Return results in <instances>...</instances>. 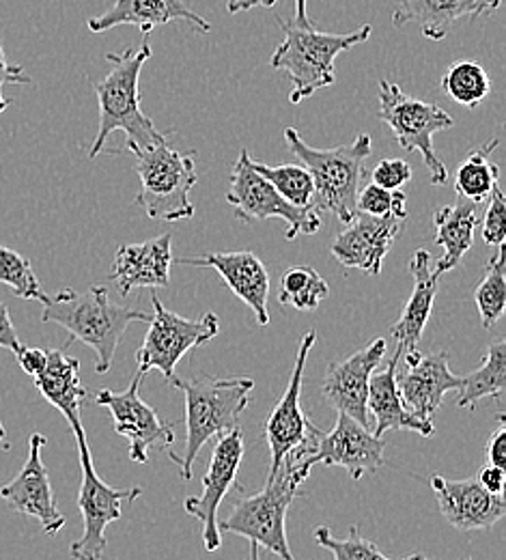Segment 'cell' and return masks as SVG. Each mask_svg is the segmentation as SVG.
Returning <instances> with one entry per match:
<instances>
[{"instance_id":"obj_1","label":"cell","mask_w":506,"mask_h":560,"mask_svg":"<svg viewBox=\"0 0 506 560\" xmlns=\"http://www.w3.org/2000/svg\"><path fill=\"white\" fill-rule=\"evenodd\" d=\"M151 317L153 315L145 311L115 304L108 289L102 284H93L86 291H57L55 295H48L42 313L44 324H57L68 330L70 339L66 341V348L80 341L95 351L97 373L110 371L115 351L126 330L137 322L149 324Z\"/></svg>"},{"instance_id":"obj_2","label":"cell","mask_w":506,"mask_h":560,"mask_svg":"<svg viewBox=\"0 0 506 560\" xmlns=\"http://www.w3.org/2000/svg\"><path fill=\"white\" fill-rule=\"evenodd\" d=\"M149 35H143L139 50L128 48L119 55H106V61L113 66L102 80H97L95 95L99 104V130L89 151V158H97L113 132H126V151L137 153L149 147H155L166 140L153 121L141 110V73L151 59Z\"/></svg>"},{"instance_id":"obj_3","label":"cell","mask_w":506,"mask_h":560,"mask_svg":"<svg viewBox=\"0 0 506 560\" xmlns=\"http://www.w3.org/2000/svg\"><path fill=\"white\" fill-rule=\"evenodd\" d=\"M310 455V448L290 453L263 490L233 504L231 513L217 524V530L244 537L283 560H295L287 541V511L313 470Z\"/></svg>"},{"instance_id":"obj_4","label":"cell","mask_w":506,"mask_h":560,"mask_svg":"<svg viewBox=\"0 0 506 560\" xmlns=\"http://www.w3.org/2000/svg\"><path fill=\"white\" fill-rule=\"evenodd\" d=\"M170 384L186 395V444L179 455L168 453V457L177 464L181 481L188 483L203 444L239 427V417L250 406L255 382L250 377L197 375L192 380L173 377Z\"/></svg>"},{"instance_id":"obj_5","label":"cell","mask_w":506,"mask_h":560,"mask_svg":"<svg viewBox=\"0 0 506 560\" xmlns=\"http://www.w3.org/2000/svg\"><path fill=\"white\" fill-rule=\"evenodd\" d=\"M285 142L313 177V208H317V213L326 211L337 215L343 224L352 222L358 213L356 199L364 177V162L370 155V137L358 135L352 142L334 149H315L295 128H285Z\"/></svg>"},{"instance_id":"obj_6","label":"cell","mask_w":506,"mask_h":560,"mask_svg":"<svg viewBox=\"0 0 506 560\" xmlns=\"http://www.w3.org/2000/svg\"><path fill=\"white\" fill-rule=\"evenodd\" d=\"M285 37L272 55V68L285 71L291 80V104H302L313 93L337 82L334 61L341 52L364 44L373 26L364 24L352 33H319L315 28H299L293 22L279 20Z\"/></svg>"},{"instance_id":"obj_7","label":"cell","mask_w":506,"mask_h":560,"mask_svg":"<svg viewBox=\"0 0 506 560\" xmlns=\"http://www.w3.org/2000/svg\"><path fill=\"white\" fill-rule=\"evenodd\" d=\"M137 155V173L141 190L137 206L151 220L179 222L195 215L190 192L197 186L195 151H177L164 142L149 147Z\"/></svg>"},{"instance_id":"obj_8","label":"cell","mask_w":506,"mask_h":560,"mask_svg":"<svg viewBox=\"0 0 506 560\" xmlns=\"http://www.w3.org/2000/svg\"><path fill=\"white\" fill-rule=\"evenodd\" d=\"M379 119L392 130L397 144L412 153L419 151L429 171L434 186H444L448 171L437 158L434 137L437 132L450 130L455 126L452 117L439 106L408 95L399 84L381 80L379 82Z\"/></svg>"},{"instance_id":"obj_9","label":"cell","mask_w":506,"mask_h":560,"mask_svg":"<svg viewBox=\"0 0 506 560\" xmlns=\"http://www.w3.org/2000/svg\"><path fill=\"white\" fill-rule=\"evenodd\" d=\"M78 444V457H80V470H82V483L78 491V506L84 522V533L78 541L70 546V555L73 560H104L108 541H106V526L121 520V504L134 502L141 498V488L130 490H115L108 483H104L93 466V457L89 451L86 433L75 435Z\"/></svg>"},{"instance_id":"obj_10","label":"cell","mask_w":506,"mask_h":560,"mask_svg":"<svg viewBox=\"0 0 506 560\" xmlns=\"http://www.w3.org/2000/svg\"><path fill=\"white\" fill-rule=\"evenodd\" d=\"M226 203L233 208L235 218L246 224L270 218H283L287 222V240H295L297 235H315L321 229V218L317 211L291 206L270 182H266L250 166L248 149L239 151V158L231 168Z\"/></svg>"},{"instance_id":"obj_11","label":"cell","mask_w":506,"mask_h":560,"mask_svg":"<svg viewBox=\"0 0 506 560\" xmlns=\"http://www.w3.org/2000/svg\"><path fill=\"white\" fill-rule=\"evenodd\" d=\"M151 302L153 317L149 322L145 341L137 351V362L143 375L155 369L170 382L175 377V366L188 351L217 337L220 319L216 313H205L201 319H186L170 313L157 295H153Z\"/></svg>"},{"instance_id":"obj_12","label":"cell","mask_w":506,"mask_h":560,"mask_svg":"<svg viewBox=\"0 0 506 560\" xmlns=\"http://www.w3.org/2000/svg\"><path fill=\"white\" fill-rule=\"evenodd\" d=\"M317 343V332L308 330L302 339H299V348H297V358L291 371L290 384L281 397V401L276 404V408L270 412V417L266 420V440L272 453V462H270V472L268 479H272L283 459L297 451V448H310L315 453L317 442L321 438V429L308 419L299 406L302 399V380H304V369H306V360L308 353L313 350V346Z\"/></svg>"},{"instance_id":"obj_13","label":"cell","mask_w":506,"mask_h":560,"mask_svg":"<svg viewBox=\"0 0 506 560\" xmlns=\"http://www.w3.org/2000/svg\"><path fill=\"white\" fill-rule=\"evenodd\" d=\"M143 373L137 371L132 384L123 393L104 388L95 395V404L110 410L115 431L128 440L130 459L134 464H149V448H170L175 442V427L157 417L141 397Z\"/></svg>"},{"instance_id":"obj_14","label":"cell","mask_w":506,"mask_h":560,"mask_svg":"<svg viewBox=\"0 0 506 560\" xmlns=\"http://www.w3.org/2000/svg\"><path fill=\"white\" fill-rule=\"evenodd\" d=\"M48 444V438L33 433L28 440V457L22 470L0 488V498L20 515L39 520L42 530L50 537L59 535L66 526V515L59 511L48 470L42 459V448Z\"/></svg>"},{"instance_id":"obj_15","label":"cell","mask_w":506,"mask_h":560,"mask_svg":"<svg viewBox=\"0 0 506 560\" xmlns=\"http://www.w3.org/2000/svg\"><path fill=\"white\" fill-rule=\"evenodd\" d=\"M408 215H368L358 211L352 222L334 237L332 255L345 266L368 272L370 277L381 275V266L390 248L395 246L399 233L405 229Z\"/></svg>"},{"instance_id":"obj_16","label":"cell","mask_w":506,"mask_h":560,"mask_svg":"<svg viewBox=\"0 0 506 560\" xmlns=\"http://www.w3.org/2000/svg\"><path fill=\"white\" fill-rule=\"evenodd\" d=\"M244 433L237 429L222 433L216 448L210 457V470L203 479V493L192 495L184 502L188 515L203 524V541L208 552H217L222 546V537L217 530V509L237 479V470L244 457Z\"/></svg>"},{"instance_id":"obj_17","label":"cell","mask_w":506,"mask_h":560,"mask_svg":"<svg viewBox=\"0 0 506 560\" xmlns=\"http://www.w3.org/2000/svg\"><path fill=\"white\" fill-rule=\"evenodd\" d=\"M386 442L368 431L358 420L337 415L330 433H321L315 453L308 457L313 468L317 464L345 468L352 481H361L364 475H373L384 466Z\"/></svg>"},{"instance_id":"obj_18","label":"cell","mask_w":506,"mask_h":560,"mask_svg":"<svg viewBox=\"0 0 506 560\" xmlns=\"http://www.w3.org/2000/svg\"><path fill=\"white\" fill-rule=\"evenodd\" d=\"M386 355V341L375 339L364 350L328 366L321 384L326 401L341 415L368 427V382Z\"/></svg>"},{"instance_id":"obj_19","label":"cell","mask_w":506,"mask_h":560,"mask_svg":"<svg viewBox=\"0 0 506 560\" xmlns=\"http://www.w3.org/2000/svg\"><path fill=\"white\" fill-rule=\"evenodd\" d=\"M177 261L192 268L216 270L222 280L228 284V289L255 313L257 324L261 328L270 324V313H268L270 275L255 253L250 250L212 253L203 257H184Z\"/></svg>"},{"instance_id":"obj_20","label":"cell","mask_w":506,"mask_h":560,"mask_svg":"<svg viewBox=\"0 0 506 560\" xmlns=\"http://www.w3.org/2000/svg\"><path fill=\"white\" fill-rule=\"evenodd\" d=\"M432 488L439 513L459 530H490L505 517V498L490 493L476 479L448 481L444 477H434Z\"/></svg>"},{"instance_id":"obj_21","label":"cell","mask_w":506,"mask_h":560,"mask_svg":"<svg viewBox=\"0 0 506 560\" xmlns=\"http://www.w3.org/2000/svg\"><path fill=\"white\" fill-rule=\"evenodd\" d=\"M461 386L463 377L450 373L446 351L421 355L405 364V371L397 375V388L403 406L423 420H432L442 406L444 395L450 390L459 393Z\"/></svg>"},{"instance_id":"obj_22","label":"cell","mask_w":506,"mask_h":560,"mask_svg":"<svg viewBox=\"0 0 506 560\" xmlns=\"http://www.w3.org/2000/svg\"><path fill=\"white\" fill-rule=\"evenodd\" d=\"M410 272L414 277V289L408 298L399 322L392 326V337L397 341V355L403 358L405 364L421 358V339L427 328V322L434 311L439 277L432 268V255L427 250H416L410 261Z\"/></svg>"},{"instance_id":"obj_23","label":"cell","mask_w":506,"mask_h":560,"mask_svg":"<svg viewBox=\"0 0 506 560\" xmlns=\"http://www.w3.org/2000/svg\"><path fill=\"white\" fill-rule=\"evenodd\" d=\"M175 20H186L201 33L212 31V24L195 13L184 0H115L108 11L89 20V31L106 33L110 28L132 24L141 28V35H151L153 28Z\"/></svg>"},{"instance_id":"obj_24","label":"cell","mask_w":506,"mask_h":560,"mask_svg":"<svg viewBox=\"0 0 506 560\" xmlns=\"http://www.w3.org/2000/svg\"><path fill=\"white\" fill-rule=\"evenodd\" d=\"M170 244L173 235L164 233L141 244L119 246L113 266V280L119 293L130 295L137 287H166L173 264Z\"/></svg>"},{"instance_id":"obj_25","label":"cell","mask_w":506,"mask_h":560,"mask_svg":"<svg viewBox=\"0 0 506 560\" xmlns=\"http://www.w3.org/2000/svg\"><path fill=\"white\" fill-rule=\"evenodd\" d=\"M503 0H397L392 26L401 28L419 24L427 39L442 42L448 37L455 22L494 13Z\"/></svg>"},{"instance_id":"obj_26","label":"cell","mask_w":506,"mask_h":560,"mask_svg":"<svg viewBox=\"0 0 506 560\" xmlns=\"http://www.w3.org/2000/svg\"><path fill=\"white\" fill-rule=\"evenodd\" d=\"M39 395L55 406L72 427L73 435L84 433L80 420V406L86 397V390L80 382V362L68 355L66 350H46V364L33 377Z\"/></svg>"},{"instance_id":"obj_27","label":"cell","mask_w":506,"mask_h":560,"mask_svg":"<svg viewBox=\"0 0 506 560\" xmlns=\"http://www.w3.org/2000/svg\"><path fill=\"white\" fill-rule=\"evenodd\" d=\"M399 355L395 353L392 360L386 364V369L370 375L368 382V412L375 419V435L381 438L386 431L395 429H412L425 438L434 435V422L432 420L414 417L401 401L399 388H397V366Z\"/></svg>"},{"instance_id":"obj_28","label":"cell","mask_w":506,"mask_h":560,"mask_svg":"<svg viewBox=\"0 0 506 560\" xmlns=\"http://www.w3.org/2000/svg\"><path fill=\"white\" fill-rule=\"evenodd\" d=\"M479 224V206L466 199H457L455 206H444L434 213L435 244L444 248L434 272L437 277L455 270L466 253L474 244V231Z\"/></svg>"},{"instance_id":"obj_29","label":"cell","mask_w":506,"mask_h":560,"mask_svg":"<svg viewBox=\"0 0 506 560\" xmlns=\"http://www.w3.org/2000/svg\"><path fill=\"white\" fill-rule=\"evenodd\" d=\"M506 386V343L505 339H496L483 358V364L463 377V386L459 390L457 406L466 410H474L476 404L485 397H494L503 401Z\"/></svg>"},{"instance_id":"obj_30","label":"cell","mask_w":506,"mask_h":560,"mask_svg":"<svg viewBox=\"0 0 506 560\" xmlns=\"http://www.w3.org/2000/svg\"><path fill=\"white\" fill-rule=\"evenodd\" d=\"M501 140H490L487 144L468 153L463 164L455 173V190L457 197L481 206L490 199L492 188L501 182V168L490 160V155L498 149Z\"/></svg>"},{"instance_id":"obj_31","label":"cell","mask_w":506,"mask_h":560,"mask_svg":"<svg viewBox=\"0 0 506 560\" xmlns=\"http://www.w3.org/2000/svg\"><path fill=\"white\" fill-rule=\"evenodd\" d=\"M442 91L466 108H476L492 93V78L476 61L452 63L439 80Z\"/></svg>"},{"instance_id":"obj_32","label":"cell","mask_w":506,"mask_h":560,"mask_svg":"<svg viewBox=\"0 0 506 560\" xmlns=\"http://www.w3.org/2000/svg\"><path fill=\"white\" fill-rule=\"evenodd\" d=\"M250 166L266 179L270 182L276 192L287 199L291 206L302 208V210H315L313 208V197H315V184L306 166L299 164H283V166H270L263 162L252 160L250 155Z\"/></svg>"},{"instance_id":"obj_33","label":"cell","mask_w":506,"mask_h":560,"mask_svg":"<svg viewBox=\"0 0 506 560\" xmlns=\"http://www.w3.org/2000/svg\"><path fill=\"white\" fill-rule=\"evenodd\" d=\"M483 328H494L506 308L505 244L496 246V255L487 261L483 280L474 291Z\"/></svg>"},{"instance_id":"obj_34","label":"cell","mask_w":506,"mask_h":560,"mask_svg":"<svg viewBox=\"0 0 506 560\" xmlns=\"http://www.w3.org/2000/svg\"><path fill=\"white\" fill-rule=\"evenodd\" d=\"M328 295V282L310 266H293L279 287V302L297 311H315Z\"/></svg>"},{"instance_id":"obj_35","label":"cell","mask_w":506,"mask_h":560,"mask_svg":"<svg viewBox=\"0 0 506 560\" xmlns=\"http://www.w3.org/2000/svg\"><path fill=\"white\" fill-rule=\"evenodd\" d=\"M0 284L9 287L15 298L48 302V293L35 277L31 261L7 246H0Z\"/></svg>"},{"instance_id":"obj_36","label":"cell","mask_w":506,"mask_h":560,"mask_svg":"<svg viewBox=\"0 0 506 560\" xmlns=\"http://www.w3.org/2000/svg\"><path fill=\"white\" fill-rule=\"evenodd\" d=\"M313 535H315V541H317L321 548H326V550L332 552L334 560H390L386 559V557L377 550L375 544H370V541H366L364 537H361V533H358L356 526L350 530V537H345V539H337V537L330 533V528H326V526H317ZM421 559H423V555H412V557H408V559L403 560Z\"/></svg>"},{"instance_id":"obj_37","label":"cell","mask_w":506,"mask_h":560,"mask_svg":"<svg viewBox=\"0 0 506 560\" xmlns=\"http://www.w3.org/2000/svg\"><path fill=\"white\" fill-rule=\"evenodd\" d=\"M405 203H408V197L403 190H384L375 184H368L358 190L356 210L368 215H388V213L408 215Z\"/></svg>"},{"instance_id":"obj_38","label":"cell","mask_w":506,"mask_h":560,"mask_svg":"<svg viewBox=\"0 0 506 560\" xmlns=\"http://www.w3.org/2000/svg\"><path fill=\"white\" fill-rule=\"evenodd\" d=\"M481 233L487 246H503L506 237V199L501 182L494 184L490 195V206L485 211Z\"/></svg>"},{"instance_id":"obj_39","label":"cell","mask_w":506,"mask_h":560,"mask_svg":"<svg viewBox=\"0 0 506 560\" xmlns=\"http://www.w3.org/2000/svg\"><path fill=\"white\" fill-rule=\"evenodd\" d=\"M410 179L412 166L405 160H381L370 173V184L384 190H401Z\"/></svg>"},{"instance_id":"obj_40","label":"cell","mask_w":506,"mask_h":560,"mask_svg":"<svg viewBox=\"0 0 506 560\" xmlns=\"http://www.w3.org/2000/svg\"><path fill=\"white\" fill-rule=\"evenodd\" d=\"M31 82H33L31 75L24 71L22 66H13V63L7 61V55L0 46V113H4L11 104V100L4 97V93H2L4 86H9V84H31Z\"/></svg>"},{"instance_id":"obj_41","label":"cell","mask_w":506,"mask_h":560,"mask_svg":"<svg viewBox=\"0 0 506 560\" xmlns=\"http://www.w3.org/2000/svg\"><path fill=\"white\" fill-rule=\"evenodd\" d=\"M485 459L490 466H498V468H506V427L505 417H498V427L494 431V435L487 442L485 448Z\"/></svg>"},{"instance_id":"obj_42","label":"cell","mask_w":506,"mask_h":560,"mask_svg":"<svg viewBox=\"0 0 506 560\" xmlns=\"http://www.w3.org/2000/svg\"><path fill=\"white\" fill-rule=\"evenodd\" d=\"M0 348L13 351V353L22 350V343H20L17 332L13 328V322L9 317V308L2 302H0Z\"/></svg>"},{"instance_id":"obj_43","label":"cell","mask_w":506,"mask_h":560,"mask_svg":"<svg viewBox=\"0 0 506 560\" xmlns=\"http://www.w3.org/2000/svg\"><path fill=\"white\" fill-rule=\"evenodd\" d=\"M15 358H17V362H20L22 371H24L26 375L35 377V375L44 369V364H46V350L22 346V350L15 353Z\"/></svg>"},{"instance_id":"obj_44","label":"cell","mask_w":506,"mask_h":560,"mask_svg":"<svg viewBox=\"0 0 506 560\" xmlns=\"http://www.w3.org/2000/svg\"><path fill=\"white\" fill-rule=\"evenodd\" d=\"M476 481H479L485 490L490 491V493L503 495V491H505V470L498 468V466H490V464H487V466L479 472Z\"/></svg>"},{"instance_id":"obj_45","label":"cell","mask_w":506,"mask_h":560,"mask_svg":"<svg viewBox=\"0 0 506 560\" xmlns=\"http://www.w3.org/2000/svg\"><path fill=\"white\" fill-rule=\"evenodd\" d=\"M279 0H226V11L228 13H242L250 11L255 7H274Z\"/></svg>"},{"instance_id":"obj_46","label":"cell","mask_w":506,"mask_h":560,"mask_svg":"<svg viewBox=\"0 0 506 560\" xmlns=\"http://www.w3.org/2000/svg\"><path fill=\"white\" fill-rule=\"evenodd\" d=\"M295 26L299 28H313L308 15H306V0H295V20H293Z\"/></svg>"},{"instance_id":"obj_47","label":"cell","mask_w":506,"mask_h":560,"mask_svg":"<svg viewBox=\"0 0 506 560\" xmlns=\"http://www.w3.org/2000/svg\"><path fill=\"white\" fill-rule=\"evenodd\" d=\"M0 451H11V444H9V440H7V431H4V424L0 422Z\"/></svg>"},{"instance_id":"obj_48","label":"cell","mask_w":506,"mask_h":560,"mask_svg":"<svg viewBox=\"0 0 506 560\" xmlns=\"http://www.w3.org/2000/svg\"><path fill=\"white\" fill-rule=\"evenodd\" d=\"M248 552H250L248 560H261V557H259V546H257V544L250 541V550H248Z\"/></svg>"},{"instance_id":"obj_49","label":"cell","mask_w":506,"mask_h":560,"mask_svg":"<svg viewBox=\"0 0 506 560\" xmlns=\"http://www.w3.org/2000/svg\"><path fill=\"white\" fill-rule=\"evenodd\" d=\"M421 560H429V559H425V557H423V559H421ZM466 560H472V559H466Z\"/></svg>"}]
</instances>
